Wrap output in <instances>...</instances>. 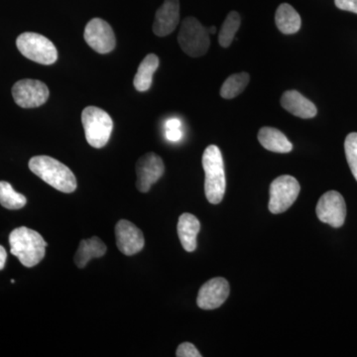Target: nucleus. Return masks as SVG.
Wrapping results in <instances>:
<instances>
[{"label": "nucleus", "instance_id": "obj_1", "mask_svg": "<svg viewBox=\"0 0 357 357\" xmlns=\"http://www.w3.org/2000/svg\"><path fill=\"white\" fill-rule=\"evenodd\" d=\"M11 255L16 256L23 266H36L46 255L47 243L39 232L26 227H17L9 236Z\"/></svg>", "mask_w": 357, "mask_h": 357}, {"label": "nucleus", "instance_id": "obj_2", "mask_svg": "<svg viewBox=\"0 0 357 357\" xmlns=\"http://www.w3.org/2000/svg\"><path fill=\"white\" fill-rule=\"evenodd\" d=\"M29 169L35 175L58 191L70 194L77 189L74 173L58 160L49 156H35L30 159Z\"/></svg>", "mask_w": 357, "mask_h": 357}, {"label": "nucleus", "instance_id": "obj_3", "mask_svg": "<svg viewBox=\"0 0 357 357\" xmlns=\"http://www.w3.org/2000/svg\"><path fill=\"white\" fill-rule=\"evenodd\" d=\"M204 171V192L211 204H218L222 201L227 189L225 164L222 152L215 145H210L203 155Z\"/></svg>", "mask_w": 357, "mask_h": 357}, {"label": "nucleus", "instance_id": "obj_4", "mask_svg": "<svg viewBox=\"0 0 357 357\" xmlns=\"http://www.w3.org/2000/svg\"><path fill=\"white\" fill-rule=\"evenodd\" d=\"M86 139L91 147L102 148L109 142L114 122L107 112L96 107H88L82 114Z\"/></svg>", "mask_w": 357, "mask_h": 357}, {"label": "nucleus", "instance_id": "obj_5", "mask_svg": "<svg viewBox=\"0 0 357 357\" xmlns=\"http://www.w3.org/2000/svg\"><path fill=\"white\" fill-rule=\"evenodd\" d=\"M16 46L24 57L38 64L52 65L58 60L55 45L38 33H22L16 40Z\"/></svg>", "mask_w": 357, "mask_h": 357}, {"label": "nucleus", "instance_id": "obj_6", "mask_svg": "<svg viewBox=\"0 0 357 357\" xmlns=\"http://www.w3.org/2000/svg\"><path fill=\"white\" fill-rule=\"evenodd\" d=\"M178 42L188 56L198 58L208 51L211 45L210 34L198 20L187 17L181 26Z\"/></svg>", "mask_w": 357, "mask_h": 357}, {"label": "nucleus", "instance_id": "obj_7", "mask_svg": "<svg viewBox=\"0 0 357 357\" xmlns=\"http://www.w3.org/2000/svg\"><path fill=\"white\" fill-rule=\"evenodd\" d=\"M300 191L299 182L292 176L284 175L275 178L270 185L269 211L274 215L287 211L295 203Z\"/></svg>", "mask_w": 357, "mask_h": 357}, {"label": "nucleus", "instance_id": "obj_8", "mask_svg": "<svg viewBox=\"0 0 357 357\" xmlns=\"http://www.w3.org/2000/svg\"><path fill=\"white\" fill-rule=\"evenodd\" d=\"M49 95L48 86L37 79H21L13 88L14 102L22 109L41 107L48 100Z\"/></svg>", "mask_w": 357, "mask_h": 357}, {"label": "nucleus", "instance_id": "obj_9", "mask_svg": "<svg viewBox=\"0 0 357 357\" xmlns=\"http://www.w3.org/2000/svg\"><path fill=\"white\" fill-rule=\"evenodd\" d=\"M316 213L321 222L328 223L331 227L337 229L342 227L347 217V206L344 197L335 191L326 192L319 199Z\"/></svg>", "mask_w": 357, "mask_h": 357}, {"label": "nucleus", "instance_id": "obj_10", "mask_svg": "<svg viewBox=\"0 0 357 357\" xmlns=\"http://www.w3.org/2000/svg\"><path fill=\"white\" fill-rule=\"evenodd\" d=\"M84 36L89 46L100 54L109 53L116 45L112 26L100 18H93L89 21L84 29Z\"/></svg>", "mask_w": 357, "mask_h": 357}, {"label": "nucleus", "instance_id": "obj_11", "mask_svg": "<svg viewBox=\"0 0 357 357\" xmlns=\"http://www.w3.org/2000/svg\"><path fill=\"white\" fill-rule=\"evenodd\" d=\"M165 172L161 157L150 152L141 157L136 163V187L141 192H147Z\"/></svg>", "mask_w": 357, "mask_h": 357}, {"label": "nucleus", "instance_id": "obj_12", "mask_svg": "<svg viewBox=\"0 0 357 357\" xmlns=\"http://www.w3.org/2000/svg\"><path fill=\"white\" fill-rule=\"evenodd\" d=\"M229 282L222 277L211 279L199 289L197 304L203 310H215L222 306L229 298Z\"/></svg>", "mask_w": 357, "mask_h": 357}, {"label": "nucleus", "instance_id": "obj_13", "mask_svg": "<svg viewBox=\"0 0 357 357\" xmlns=\"http://www.w3.org/2000/svg\"><path fill=\"white\" fill-rule=\"evenodd\" d=\"M115 237L117 248L124 255H137L144 248L145 241L142 231L128 220H121L116 223Z\"/></svg>", "mask_w": 357, "mask_h": 357}, {"label": "nucleus", "instance_id": "obj_14", "mask_svg": "<svg viewBox=\"0 0 357 357\" xmlns=\"http://www.w3.org/2000/svg\"><path fill=\"white\" fill-rule=\"evenodd\" d=\"M180 21V1L165 0L155 15L153 32L159 37H165L174 32Z\"/></svg>", "mask_w": 357, "mask_h": 357}, {"label": "nucleus", "instance_id": "obj_15", "mask_svg": "<svg viewBox=\"0 0 357 357\" xmlns=\"http://www.w3.org/2000/svg\"><path fill=\"white\" fill-rule=\"evenodd\" d=\"M281 105L291 114L301 119H312L318 114L316 105L297 91H287L281 98Z\"/></svg>", "mask_w": 357, "mask_h": 357}, {"label": "nucleus", "instance_id": "obj_16", "mask_svg": "<svg viewBox=\"0 0 357 357\" xmlns=\"http://www.w3.org/2000/svg\"><path fill=\"white\" fill-rule=\"evenodd\" d=\"M178 236L180 238L181 244L187 252H192L196 250L197 236L201 230V223L198 218L192 213H183L178 218Z\"/></svg>", "mask_w": 357, "mask_h": 357}, {"label": "nucleus", "instance_id": "obj_17", "mask_svg": "<svg viewBox=\"0 0 357 357\" xmlns=\"http://www.w3.org/2000/svg\"><path fill=\"white\" fill-rule=\"evenodd\" d=\"M258 140L265 149L275 153H289L293 150V144L285 134L276 128H262L258 133Z\"/></svg>", "mask_w": 357, "mask_h": 357}, {"label": "nucleus", "instance_id": "obj_18", "mask_svg": "<svg viewBox=\"0 0 357 357\" xmlns=\"http://www.w3.org/2000/svg\"><path fill=\"white\" fill-rule=\"evenodd\" d=\"M107 245L103 243L102 239L93 236L89 239H83L79 243L76 255H75V263L79 268H84L93 258L102 257L107 253Z\"/></svg>", "mask_w": 357, "mask_h": 357}, {"label": "nucleus", "instance_id": "obj_19", "mask_svg": "<svg viewBox=\"0 0 357 357\" xmlns=\"http://www.w3.org/2000/svg\"><path fill=\"white\" fill-rule=\"evenodd\" d=\"M275 22L277 27L284 34H295L299 31L302 20L300 14L295 10L293 6L288 3H282L277 8L275 14Z\"/></svg>", "mask_w": 357, "mask_h": 357}, {"label": "nucleus", "instance_id": "obj_20", "mask_svg": "<svg viewBox=\"0 0 357 357\" xmlns=\"http://www.w3.org/2000/svg\"><path fill=\"white\" fill-rule=\"evenodd\" d=\"M159 67V58L155 54H149L141 62L134 77L133 84L136 91H146L151 88L154 73Z\"/></svg>", "mask_w": 357, "mask_h": 357}, {"label": "nucleus", "instance_id": "obj_21", "mask_svg": "<svg viewBox=\"0 0 357 357\" xmlns=\"http://www.w3.org/2000/svg\"><path fill=\"white\" fill-rule=\"evenodd\" d=\"M250 77L248 73H239L227 77L220 89V96L225 100H232L241 95L249 84Z\"/></svg>", "mask_w": 357, "mask_h": 357}, {"label": "nucleus", "instance_id": "obj_22", "mask_svg": "<svg viewBox=\"0 0 357 357\" xmlns=\"http://www.w3.org/2000/svg\"><path fill=\"white\" fill-rule=\"evenodd\" d=\"M27 199L22 194L14 191L13 185L6 181L0 182V204L7 210H20L24 208Z\"/></svg>", "mask_w": 357, "mask_h": 357}, {"label": "nucleus", "instance_id": "obj_23", "mask_svg": "<svg viewBox=\"0 0 357 357\" xmlns=\"http://www.w3.org/2000/svg\"><path fill=\"white\" fill-rule=\"evenodd\" d=\"M241 15L236 11H231L229 13L223 22L220 35H218V42H220V46L227 48L231 45L236 32L241 27Z\"/></svg>", "mask_w": 357, "mask_h": 357}, {"label": "nucleus", "instance_id": "obj_24", "mask_svg": "<svg viewBox=\"0 0 357 357\" xmlns=\"http://www.w3.org/2000/svg\"><path fill=\"white\" fill-rule=\"evenodd\" d=\"M345 156L351 168L352 175L357 181V133L352 132L347 135L344 142Z\"/></svg>", "mask_w": 357, "mask_h": 357}, {"label": "nucleus", "instance_id": "obj_25", "mask_svg": "<svg viewBox=\"0 0 357 357\" xmlns=\"http://www.w3.org/2000/svg\"><path fill=\"white\" fill-rule=\"evenodd\" d=\"M176 356L177 357H202L198 349H196L194 344L190 342H184L178 345L177 351H176Z\"/></svg>", "mask_w": 357, "mask_h": 357}, {"label": "nucleus", "instance_id": "obj_26", "mask_svg": "<svg viewBox=\"0 0 357 357\" xmlns=\"http://www.w3.org/2000/svg\"><path fill=\"white\" fill-rule=\"evenodd\" d=\"M335 3L342 10L357 14V0H335Z\"/></svg>", "mask_w": 357, "mask_h": 357}, {"label": "nucleus", "instance_id": "obj_27", "mask_svg": "<svg viewBox=\"0 0 357 357\" xmlns=\"http://www.w3.org/2000/svg\"><path fill=\"white\" fill-rule=\"evenodd\" d=\"M183 132L181 128L166 129L167 139L177 142L182 138Z\"/></svg>", "mask_w": 357, "mask_h": 357}, {"label": "nucleus", "instance_id": "obj_28", "mask_svg": "<svg viewBox=\"0 0 357 357\" xmlns=\"http://www.w3.org/2000/svg\"><path fill=\"white\" fill-rule=\"evenodd\" d=\"M182 123L177 119H171L166 122V129L181 128Z\"/></svg>", "mask_w": 357, "mask_h": 357}, {"label": "nucleus", "instance_id": "obj_29", "mask_svg": "<svg viewBox=\"0 0 357 357\" xmlns=\"http://www.w3.org/2000/svg\"><path fill=\"white\" fill-rule=\"evenodd\" d=\"M7 260V252L3 246L0 245V270L6 267Z\"/></svg>", "mask_w": 357, "mask_h": 357}, {"label": "nucleus", "instance_id": "obj_30", "mask_svg": "<svg viewBox=\"0 0 357 357\" xmlns=\"http://www.w3.org/2000/svg\"><path fill=\"white\" fill-rule=\"evenodd\" d=\"M208 34H215L217 32V29H215V26H211V27L208 29Z\"/></svg>", "mask_w": 357, "mask_h": 357}]
</instances>
